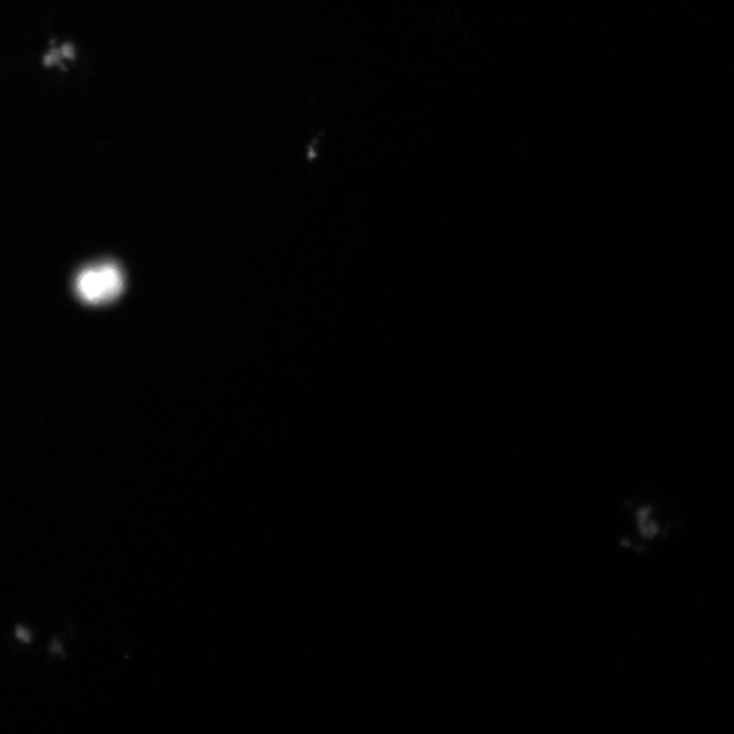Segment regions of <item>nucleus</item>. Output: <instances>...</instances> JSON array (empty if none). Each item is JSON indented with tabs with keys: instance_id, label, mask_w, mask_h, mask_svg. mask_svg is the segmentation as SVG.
Masks as SVG:
<instances>
[{
	"instance_id": "nucleus-1",
	"label": "nucleus",
	"mask_w": 734,
	"mask_h": 734,
	"mask_svg": "<svg viewBox=\"0 0 734 734\" xmlns=\"http://www.w3.org/2000/svg\"><path fill=\"white\" fill-rule=\"evenodd\" d=\"M124 286L123 272L113 262H102L84 269L75 282L78 296L93 305L115 301L122 294Z\"/></svg>"
},
{
	"instance_id": "nucleus-2",
	"label": "nucleus",
	"mask_w": 734,
	"mask_h": 734,
	"mask_svg": "<svg viewBox=\"0 0 734 734\" xmlns=\"http://www.w3.org/2000/svg\"><path fill=\"white\" fill-rule=\"evenodd\" d=\"M16 636H17V638L20 641H22L24 643H30L31 642V635H30L29 631H27V629L24 628V627H18L16 629Z\"/></svg>"
}]
</instances>
